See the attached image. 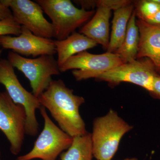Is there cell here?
Here are the masks:
<instances>
[{"instance_id":"obj_1","label":"cell","mask_w":160,"mask_h":160,"mask_svg":"<svg viewBox=\"0 0 160 160\" xmlns=\"http://www.w3.org/2000/svg\"><path fill=\"white\" fill-rule=\"evenodd\" d=\"M41 105L48 109L60 128L73 137L87 133L79 108L85 102L83 97L73 94L62 80H52L38 98Z\"/></svg>"},{"instance_id":"obj_2","label":"cell","mask_w":160,"mask_h":160,"mask_svg":"<svg viewBox=\"0 0 160 160\" xmlns=\"http://www.w3.org/2000/svg\"><path fill=\"white\" fill-rule=\"evenodd\" d=\"M132 128L112 109L106 115L97 118L91 133L93 156L97 160H111L123 136Z\"/></svg>"},{"instance_id":"obj_3","label":"cell","mask_w":160,"mask_h":160,"mask_svg":"<svg viewBox=\"0 0 160 160\" xmlns=\"http://www.w3.org/2000/svg\"><path fill=\"white\" fill-rule=\"evenodd\" d=\"M50 18L57 40H62L74 32L94 14L93 10L77 8L69 0L35 1Z\"/></svg>"},{"instance_id":"obj_4","label":"cell","mask_w":160,"mask_h":160,"mask_svg":"<svg viewBox=\"0 0 160 160\" xmlns=\"http://www.w3.org/2000/svg\"><path fill=\"white\" fill-rule=\"evenodd\" d=\"M7 60L29 80L32 93L38 98L49 86L52 76L61 73L57 60L53 56L46 55L29 58L10 51Z\"/></svg>"},{"instance_id":"obj_5","label":"cell","mask_w":160,"mask_h":160,"mask_svg":"<svg viewBox=\"0 0 160 160\" xmlns=\"http://www.w3.org/2000/svg\"><path fill=\"white\" fill-rule=\"evenodd\" d=\"M0 83L16 104L22 106L26 111V134L35 136L38 133L39 123L36 112L42 107L38 99L26 90L18 79L14 67L8 60H0Z\"/></svg>"},{"instance_id":"obj_6","label":"cell","mask_w":160,"mask_h":160,"mask_svg":"<svg viewBox=\"0 0 160 160\" xmlns=\"http://www.w3.org/2000/svg\"><path fill=\"white\" fill-rule=\"evenodd\" d=\"M40 109L44 120V127L32 149L23 155L18 157L17 160H56L63 151L71 146L72 137L63 131L52 121L42 106Z\"/></svg>"},{"instance_id":"obj_7","label":"cell","mask_w":160,"mask_h":160,"mask_svg":"<svg viewBox=\"0 0 160 160\" xmlns=\"http://www.w3.org/2000/svg\"><path fill=\"white\" fill-rule=\"evenodd\" d=\"M124 64L118 54L106 52L94 54L86 51L72 57L60 67L61 72L72 69L77 81L97 78L102 73Z\"/></svg>"},{"instance_id":"obj_8","label":"cell","mask_w":160,"mask_h":160,"mask_svg":"<svg viewBox=\"0 0 160 160\" xmlns=\"http://www.w3.org/2000/svg\"><path fill=\"white\" fill-rule=\"evenodd\" d=\"M26 122L24 107L13 102L6 92H0V130L9 141L10 152L14 155L22 150Z\"/></svg>"},{"instance_id":"obj_9","label":"cell","mask_w":160,"mask_h":160,"mask_svg":"<svg viewBox=\"0 0 160 160\" xmlns=\"http://www.w3.org/2000/svg\"><path fill=\"white\" fill-rule=\"evenodd\" d=\"M158 75L151 61L143 58L124 63L100 75L96 79L112 85L123 82L132 83L150 92L152 90L155 78Z\"/></svg>"},{"instance_id":"obj_10","label":"cell","mask_w":160,"mask_h":160,"mask_svg":"<svg viewBox=\"0 0 160 160\" xmlns=\"http://www.w3.org/2000/svg\"><path fill=\"white\" fill-rule=\"evenodd\" d=\"M11 9L15 21L38 36L54 38L53 26L43 15V10L36 2L30 0H1Z\"/></svg>"},{"instance_id":"obj_11","label":"cell","mask_w":160,"mask_h":160,"mask_svg":"<svg viewBox=\"0 0 160 160\" xmlns=\"http://www.w3.org/2000/svg\"><path fill=\"white\" fill-rule=\"evenodd\" d=\"M0 46L12 49L22 56L36 58L46 55L54 56L56 53L54 41L35 35L23 26L18 36H0Z\"/></svg>"},{"instance_id":"obj_12","label":"cell","mask_w":160,"mask_h":160,"mask_svg":"<svg viewBox=\"0 0 160 160\" xmlns=\"http://www.w3.org/2000/svg\"><path fill=\"white\" fill-rule=\"evenodd\" d=\"M136 23L140 35L137 58L149 59L160 75V26L140 19Z\"/></svg>"},{"instance_id":"obj_13","label":"cell","mask_w":160,"mask_h":160,"mask_svg":"<svg viewBox=\"0 0 160 160\" xmlns=\"http://www.w3.org/2000/svg\"><path fill=\"white\" fill-rule=\"evenodd\" d=\"M98 8L93 17L81 30L82 33L107 49L109 42V23L111 8L102 1H96Z\"/></svg>"},{"instance_id":"obj_14","label":"cell","mask_w":160,"mask_h":160,"mask_svg":"<svg viewBox=\"0 0 160 160\" xmlns=\"http://www.w3.org/2000/svg\"><path fill=\"white\" fill-rule=\"evenodd\" d=\"M57 62L59 67L72 57L94 48L97 43L82 33L73 32L62 40L54 41Z\"/></svg>"},{"instance_id":"obj_15","label":"cell","mask_w":160,"mask_h":160,"mask_svg":"<svg viewBox=\"0 0 160 160\" xmlns=\"http://www.w3.org/2000/svg\"><path fill=\"white\" fill-rule=\"evenodd\" d=\"M133 10L134 5L132 3L115 10L107 52L115 53L122 46Z\"/></svg>"},{"instance_id":"obj_16","label":"cell","mask_w":160,"mask_h":160,"mask_svg":"<svg viewBox=\"0 0 160 160\" xmlns=\"http://www.w3.org/2000/svg\"><path fill=\"white\" fill-rule=\"evenodd\" d=\"M136 18V14L134 10L129 19L122 44L115 52L120 57L123 63L130 62L137 58L140 35Z\"/></svg>"},{"instance_id":"obj_17","label":"cell","mask_w":160,"mask_h":160,"mask_svg":"<svg viewBox=\"0 0 160 160\" xmlns=\"http://www.w3.org/2000/svg\"><path fill=\"white\" fill-rule=\"evenodd\" d=\"M93 157L91 133L72 137L67 151L61 155V160H92Z\"/></svg>"},{"instance_id":"obj_18","label":"cell","mask_w":160,"mask_h":160,"mask_svg":"<svg viewBox=\"0 0 160 160\" xmlns=\"http://www.w3.org/2000/svg\"><path fill=\"white\" fill-rule=\"evenodd\" d=\"M160 9V4L154 0H145L138 2L137 9H135L139 19L146 22L151 18Z\"/></svg>"},{"instance_id":"obj_19","label":"cell","mask_w":160,"mask_h":160,"mask_svg":"<svg viewBox=\"0 0 160 160\" xmlns=\"http://www.w3.org/2000/svg\"><path fill=\"white\" fill-rule=\"evenodd\" d=\"M22 31V26L13 18L0 21V36L14 35L18 36Z\"/></svg>"},{"instance_id":"obj_20","label":"cell","mask_w":160,"mask_h":160,"mask_svg":"<svg viewBox=\"0 0 160 160\" xmlns=\"http://www.w3.org/2000/svg\"><path fill=\"white\" fill-rule=\"evenodd\" d=\"M13 18L11 9L0 1V21Z\"/></svg>"},{"instance_id":"obj_21","label":"cell","mask_w":160,"mask_h":160,"mask_svg":"<svg viewBox=\"0 0 160 160\" xmlns=\"http://www.w3.org/2000/svg\"><path fill=\"white\" fill-rule=\"evenodd\" d=\"M150 94L152 97L160 100V75H158L154 79L152 90Z\"/></svg>"},{"instance_id":"obj_22","label":"cell","mask_w":160,"mask_h":160,"mask_svg":"<svg viewBox=\"0 0 160 160\" xmlns=\"http://www.w3.org/2000/svg\"><path fill=\"white\" fill-rule=\"evenodd\" d=\"M75 2L79 3L82 6V9L86 10V9L93 7L96 6V1H75Z\"/></svg>"},{"instance_id":"obj_23","label":"cell","mask_w":160,"mask_h":160,"mask_svg":"<svg viewBox=\"0 0 160 160\" xmlns=\"http://www.w3.org/2000/svg\"><path fill=\"white\" fill-rule=\"evenodd\" d=\"M146 22L151 25L160 26V9L151 18Z\"/></svg>"},{"instance_id":"obj_24","label":"cell","mask_w":160,"mask_h":160,"mask_svg":"<svg viewBox=\"0 0 160 160\" xmlns=\"http://www.w3.org/2000/svg\"><path fill=\"white\" fill-rule=\"evenodd\" d=\"M124 160H138L136 158H126Z\"/></svg>"},{"instance_id":"obj_25","label":"cell","mask_w":160,"mask_h":160,"mask_svg":"<svg viewBox=\"0 0 160 160\" xmlns=\"http://www.w3.org/2000/svg\"><path fill=\"white\" fill-rule=\"evenodd\" d=\"M0 160H2V158H1V151H0Z\"/></svg>"},{"instance_id":"obj_26","label":"cell","mask_w":160,"mask_h":160,"mask_svg":"<svg viewBox=\"0 0 160 160\" xmlns=\"http://www.w3.org/2000/svg\"><path fill=\"white\" fill-rule=\"evenodd\" d=\"M2 50L0 49V56H1V53H2Z\"/></svg>"}]
</instances>
